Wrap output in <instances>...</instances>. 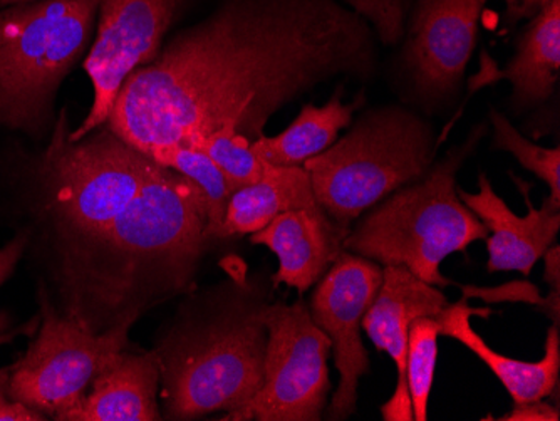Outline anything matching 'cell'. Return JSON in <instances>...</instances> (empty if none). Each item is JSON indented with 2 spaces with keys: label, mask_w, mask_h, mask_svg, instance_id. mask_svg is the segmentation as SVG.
<instances>
[{
  "label": "cell",
  "mask_w": 560,
  "mask_h": 421,
  "mask_svg": "<svg viewBox=\"0 0 560 421\" xmlns=\"http://www.w3.org/2000/svg\"><path fill=\"white\" fill-rule=\"evenodd\" d=\"M374 56L368 22L336 0H223L125 81L106 127L144 155L225 125L254 141L317 84L368 77Z\"/></svg>",
  "instance_id": "obj_1"
},
{
  "label": "cell",
  "mask_w": 560,
  "mask_h": 421,
  "mask_svg": "<svg viewBox=\"0 0 560 421\" xmlns=\"http://www.w3.org/2000/svg\"><path fill=\"white\" fill-rule=\"evenodd\" d=\"M206 227L200 188L151 160L130 206L56 247L59 311L94 335L135 325L194 284L210 244Z\"/></svg>",
  "instance_id": "obj_2"
},
{
  "label": "cell",
  "mask_w": 560,
  "mask_h": 421,
  "mask_svg": "<svg viewBox=\"0 0 560 421\" xmlns=\"http://www.w3.org/2000/svg\"><path fill=\"white\" fill-rule=\"evenodd\" d=\"M262 301L229 294L188 314L155 350L166 420H195L242 410L264 379L267 329Z\"/></svg>",
  "instance_id": "obj_3"
},
{
  "label": "cell",
  "mask_w": 560,
  "mask_h": 421,
  "mask_svg": "<svg viewBox=\"0 0 560 421\" xmlns=\"http://www.w3.org/2000/svg\"><path fill=\"white\" fill-rule=\"evenodd\" d=\"M478 128L435 168L399 188L380 203L354 231L345 250L383 266H399L436 288L453 285L440 272L452 254L467 253L474 242L487 241L486 225L462 202L456 173L480 140Z\"/></svg>",
  "instance_id": "obj_4"
},
{
  "label": "cell",
  "mask_w": 560,
  "mask_h": 421,
  "mask_svg": "<svg viewBox=\"0 0 560 421\" xmlns=\"http://www.w3.org/2000/svg\"><path fill=\"white\" fill-rule=\"evenodd\" d=\"M100 0H36L0 11V127L46 130L56 93L93 39Z\"/></svg>",
  "instance_id": "obj_5"
},
{
  "label": "cell",
  "mask_w": 560,
  "mask_h": 421,
  "mask_svg": "<svg viewBox=\"0 0 560 421\" xmlns=\"http://www.w3.org/2000/svg\"><path fill=\"white\" fill-rule=\"evenodd\" d=\"M430 125L398 106L366 113L341 140L304 163L317 203L349 229L364 210L430 172Z\"/></svg>",
  "instance_id": "obj_6"
},
{
  "label": "cell",
  "mask_w": 560,
  "mask_h": 421,
  "mask_svg": "<svg viewBox=\"0 0 560 421\" xmlns=\"http://www.w3.org/2000/svg\"><path fill=\"white\" fill-rule=\"evenodd\" d=\"M39 304V335L9 371L5 393L12 400L61 420L83 400L103 366L125 350L133 325L94 335L52 306L44 289Z\"/></svg>",
  "instance_id": "obj_7"
},
{
  "label": "cell",
  "mask_w": 560,
  "mask_h": 421,
  "mask_svg": "<svg viewBox=\"0 0 560 421\" xmlns=\"http://www.w3.org/2000/svg\"><path fill=\"white\" fill-rule=\"evenodd\" d=\"M260 317L267 329L262 386L250 404L223 420H320L330 391L329 338L302 301L264 304Z\"/></svg>",
  "instance_id": "obj_8"
},
{
  "label": "cell",
  "mask_w": 560,
  "mask_h": 421,
  "mask_svg": "<svg viewBox=\"0 0 560 421\" xmlns=\"http://www.w3.org/2000/svg\"><path fill=\"white\" fill-rule=\"evenodd\" d=\"M191 0H100L97 31L84 59L94 97L86 119L69 131L80 141L105 127L119 90L137 69L150 65L163 37Z\"/></svg>",
  "instance_id": "obj_9"
},
{
  "label": "cell",
  "mask_w": 560,
  "mask_h": 421,
  "mask_svg": "<svg viewBox=\"0 0 560 421\" xmlns=\"http://www.w3.org/2000/svg\"><path fill=\"white\" fill-rule=\"evenodd\" d=\"M381 281L383 269L377 262L345 250L317 282L311 300V316L329 338L339 373L329 420H348L354 414L358 385L370 371L361 329Z\"/></svg>",
  "instance_id": "obj_10"
},
{
  "label": "cell",
  "mask_w": 560,
  "mask_h": 421,
  "mask_svg": "<svg viewBox=\"0 0 560 421\" xmlns=\"http://www.w3.org/2000/svg\"><path fill=\"white\" fill-rule=\"evenodd\" d=\"M483 0H418L406 46V65L427 100L460 86L474 52Z\"/></svg>",
  "instance_id": "obj_11"
},
{
  "label": "cell",
  "mask_w": 560,
  "mask_h": 421,
  "mask_svg": "<svg viewBox=\"0 0 560 421\" xmlns=\"http://www.w3.org/2000/svg\"><path fill=\"white\" fill-rule=\"evenodd\" d=\"M446 295L436 285L421 281L410 270L385 266L376 297L363 319V329L377 350L395 361L396 391L381 408L388 421L413 420L410 393L406 385V353L411 323L418 317H436L448 307Z\"/></svg>",
  "instance_id": "obj_12"
},
{
  "label": "cell",
  "mask_w": 560,
  "mask_h": 421,
  "mask_svg": "<svg viewBox=\"0 0 560 421\" xmlns=\"http://www.w3.org/2000/svg\"><path fill=\"white\" fill-rule=\"evenodd\" d=\"M515 182L527 202L528 212L525 215H517L509 209L493 191L486 173H480L478 177V194H468L458 188V197L489 231V272L518 270L528 276L544 254L552 247L559 234L560 203L553 202L549 197L544 200L540 209H536L528 198V185L518 178Z\"/></svg>",
  "instance_id": "obj_13"
},
{
  "label": "cell",
  "mask_w": 560,
  "mask_h": 421,
  "mask_svg": "<svg viewBox=\"0 0 560 421\" xmlns=\"http://www.w3.org/2000/svg\"><path fill=\"white\" fill-rule=\"evenodd\" d=\"M349 229L330 219L323 207L289 210L250 234V244L264 245L276 254L279 269L273 284L310 291L345 253Z\"/></svg>",
  "instance_id": "obj_14"
},
{
  "label": "cell",
  "mask_w": 560,
  "mask_h": 421,
  "mask_svg": "<svg viewBox=\"0 0 560 421\" xmlns=\"http://www.w3.org/2000/svg\"><path fill=\"white\" fill-rule=\"evenodd\" d=\"M160 364L155 351L116 353L91 383V391L59 421L163 420L156 401Z\"/></svg>",
  "instance_id": "obj_15"
},
{
  "label": "cell",
  "mask_w": 560,
  "mask_h": 421,
  "mask_svg": "<svg viewBox=\"0 0 560 421\" xmlns=\"http://www.w3.org/2000/svg\"><path fill=\"white\" fill-rule=\"evenodd\" d=\"M474 314H481V311L471 309L465 300L448 304V307L439 316L440 335L462 342L478 360L483 361L497 379L505 386L514 405L544 400L559 388V326H550L547 331L546 353L542 360L528 363V361L505 356L490 348L486 339L471 328L470 317Z\"/></svg>",
  "instance_id": "obj_16"
},
{
  "label": "cell",
  "mask_w": 560,
  "mask_h": 421,
  "mask_svg": "<svg viewBox=\"0 0 560 421\" xmlns=\"http://www.w3.org/2000/svg\"><path fill=\"white\" fill-rule=\"evenodd\" d=\"M310 173L304 166H277L267 163L256 184L232 195L219 241L234 235L254 234L289 210L317 209Z\"/></svg>",
  "instance_id": "obj_17"
},
{
  "label": "cell",
  "mask_w": 560,
  "mask_h": 421,
  "mask_svg": "<svg viewBox=\"0 0 560 421\" xmlns=\"http://www.w3.org/2000/svg\"><path fill=\"white\" fill-rule=\"evenodd\" d=\"M559 72L560 0H550L525 31L515 58L486 81L511 80L515 106L527 108L550 97L559 81Z\"/></svg>",
  "instance_id": "obj_18"
},
{
  "label": "cell",
  "mask_w": 560,
  "mask_h": 421,
  "mask_svg": "<svg viewBox=\"0 0 560 421\" xmlns=\"http://www.w3.org/2000/svg\"><path fill=\"white\" fill-rule=\"evenodd\" d=\"M339 87L323 106H302L291 127L277 137H262L252 141V150L262 162L277 166H302L307 160L326 152L338 140L339 131L348 128L352 113L360 106L342 105Z\"/></svg>",
  "instance_id": "obj_19"
},
{
  "label": "cell",
  "mask_w": 560,
  "mask_h": 421,
  "mask_svg": "<svg viewBox=\"0 0 560 421\" xmlns=\"http://www.w3.org/2000/svg\"><path fill=\"white\" fill-rule=\"evenodd\" d=\"M147 156L159 165L168 166L195 182L206 200L207 238L210 242L219 241L229 202L237 190L235 185L226 178L225 173L206 153L184 144L155 148L147 153Z\"/></svg>",
  "instance_id": "obj_20"
},
{
  "label": "cell",
  "mask_w": 560,
  "mask_h": 421,
  "mask_svg": "<svg viewBox=\"0 0 560 421\" xmlns=\"http://www.w3.org/2000/svg\"><path fill=\"white\" fill-rule=\"evenodd\" d=\"M440 320L436 317H418L408 332L406 353V385L410 393L413 420H428V404L435 379L439 358Z\"/></svg>",
  "instance_id": "obj_21"
},
{
  "label": "cell",
  "mask_w": 560,
  "mask_h": 421,
  "mask_svg": "<svg viewBox=\"0 0 560 421\" xmlns=\"http://www.w3.org/2000/svg\"><path fill=\"white\" fill-rule=\"evenodd\" d=\"M190 147L206 153L237 190L256 184L266 172L267 163L252 150V141L226 125L207 137L198 138Z\"/></svg>",
  "instance_id": "obj_22"
},
{
  "label": "cell",
  "mask_w": 560,
  "mask_h": 421,
  "mask_svg": "<svg viewBox=\"0 0 560 421\" xmlns=\"http://www.w3.org/2000/svg\"><path fill=\"white\" fill-rule=\"evenodd\" d=\"M495 137L493 147L512 153L524 168L534 173L550 188V198L560 203V150L559 148H542L525 140L502 113L490 112Z\"/></svg>",
  "instance_id": "obj_23"
},
{
  "label": "cell",
  "mask_w": 560,
  "mask_h": 421,
  "mask_svg": "<svg viewBox=\"0 0 560 421\" xmlns=\"http://www.w3.org/2000/svg\"><path fill=\"white\" fill-rule=\"evenodd\" d=\"M352 12L373 24L385 44H396L402 36L405 0H346Z\"/></svg>",
  "instance_id": "obj_24"
},
{
  "label": "cell",
  "mask_w": 560,
  "mask_h": 421,
  "mask_svg": "<svg viewBox=\"0 0 560 421\" xmlns=\"http://www.w3.org/2000/svg\"><path fill=\"white\" fill-rule=\"evenodd\" d=\"M27 242H30V235L21 234L0 249V285L4 284V282L14 274L19 260L24 256ZM8 328L9 316L0 311V332L5 331Z\"/></svg>",
  "instance_id": "obj_25"
},
{
  "label": "cell",
  "mask_w": 560,
  "mask_h": 421,
  "mask_svg": "<svg viewBox=\"0 0 560 421\" xmlns=\"http://www.w3.org/2000/svg\"><path fill=\"white\" fill-rule=\"evenodd\" d=\"M503 421H559L560 411L556 405L544 404L542 400L515 404L511 413L503 414Z\"/></svg>",
  "instance_id": "obj_26"
},
{
  "label": "cell",
  "mask_w": 560,
  "mask_h": 421,
  "mask_svg": "<svg viewBox=\"0 0 560 421\" xmlns=\"http://www.w3.org/2000/svg\"><path fill=\"white\" fill-rule=\"evenodd\" d=\"M5 378H8V373L0 378V421L46 420V414L39 413L21 401L12 400L11 396L5 393Z\"/></svg>",
  "instance_id": "obj_27"
},
{
  "label": "cell",
  "mask_w": 560,
  "mask_h": 421,
  "mask_svg": "<svg viewBox=\"0 0 560 421\" xmlns=\"http://www.w3.org/2000/svg\"><path fill=\"white\" fill-rule=\"evenodd\" d=\"M505 2L506 17L512 22L537 15L550 4V0H505Z\"/></svg>",
  "instance_id": "obj_28"
},
{
  "label": "cell",
  "mask_w": 560,
  "mask_h": 421,
  "mask_svg": "<svg viewBox=\"0 0 560 421\" xmlns=\"http://www.w3.org/2000/svg\"><path fill=\"white\" fill-rule=\"evenodd\" d=\"M544 259H546V274H544V279L549 282V285H552L553 292H560V257H559V247H550L546 254H544Z\"/></svg>",
  "instance_id": "obj_29"
},
{
  "label": "cell",
  "mask_w": 560,
  "mask_h": 421,
  "mask_svg": "<svg viewBox=\"0 0 560 421\" xmlns=\"http://www.w3.org/2000/svg\"><path fill=\"white\" fill-rule=\"evenodd\" d=\"M34 323H36V320H33V323H31V325L27 326V328L19 329V331L5 332V335H2V332H0V344H5V342L12 341V339H14L15 336L21 335V332L25 331V329L34 328ZM5 373H8V371H0V378H2V376L5 375Z\"/></svg>",
  "instance_id": "obj_30"
},
{
  "label": "cell",
  "mask_w": 560,
  "mask_h": 421,
  "mask_svg": "<svg viewBox=\"0 0 560 421\" xmlns=\"http://www.w3.org/2000/svg\"><path fill=\"white\" fill-rule=\"evenodd\" d=\"M36 0H0V9L11 8V5L30 4Z\"/></svg>",
  "instance_id": "obj_31"
}]
</instances>
